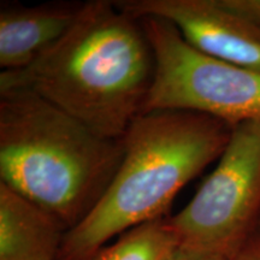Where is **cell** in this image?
Here are the masks:
<instances>
[{"label": "cell", "mask_w": 260, "mask_h": 260, "mask_svg": "<svg viewBox=\"0 0 260 260\" xmlns=\"http://www.w3.org/2000/svg\"><path fill=\"white\" fill-rule=\"evenodd\" d=\"M181 240L169 217L140 224L105 246L93 260H169L180 248Z\"/></svg>", "instance_id": "9"}, {"label": "cell", "mask_w": 260, "mask_h": 260, "mask_svg": "<svg viewBox=\"0 0 260 260\" xmlns=\"http://www.w3.org/2000/svg\"><path fill=\"white\" fill-rule=\"evenodd\" d=\"M233 126L184 110L141 113L122 138L124 153L105 193L64 237L58 260H93L113 236L162 218L176 194L219 159Z\"/></svg>", "instance_id": "2"}, {"label": "cell", "mask_w": 260, "mask_h": 260, "mask_svg": "<svg viewBox=\"0 0 260 260\" xmlns=\"http://www.w3.org/2000/svg\"><path fill=\"white\" fill-rule=\"evenodd\" d=\"M86 3L53 2L34 6L2 3L0 67L22 70L51 50L76 25Z\"/></svg>", "instance_id": "7"}, {"label": "cell", "mask_w": 260, "mask_h": 260, "mask_svg": "<svg viewBox=\"0 0 260 260\" xmlns=\"http://www.w3.org/2000/svg\"><path fill=\"white\" fill-rule=\"evenodd\" d=\"M116 5L135 18L170 22L201 53L260 73V24L220 0H123Z\"/></svg>", "instance_id": "6"}, {"label": "cell", "mask_w": 260, "mask_h": 260, "mask_svg": "<svg viewBox=\"0 0 260 260\" xmlns=\"http://www.w3.org/2000/svg\"><path fill=\"white\" fill-rule=\"evenodd\" d=\"M110 139L28 89L0 90V182L68 232L99 203L121 165Z\"/></svg>", "instance_id": "3"}, {"label": "cell", "mask_w": 260, "mask_h": 260, "mask_svg": "<svg viewBox=\"0 0 260 260\" xmlns=\"http://www.w3.org/2000/svg\"><path fill=\"white\" fill-rule=\"evenodd\" d=\"M68 229L0 182V260H58Z\"/></svg>", "instance_id": "8"}, {"label": "cell", "mask_w": 260, "mask_h": 260, "mask_svg": "<svg viewBox=\"0 0 260 260\" xmlns=\"http://www.w3.org/2000/svg\"><path fill=\"white\" fill-rule=\"evenodd\" d=\"M229 260H260V232L253 235Z\"/></svg>", "instance_id": "11"}, {"label": "cell", "mask_w": 260, "mask_h": 260, "mask_svg": "<svg viewBox=\"0 0 260 260\" xmlns=\"http://www.w3.org/2000/svg\"><path fill=\"white\" fill-rule=\"evenodd\" d=\"M225 8L260 24V0H220Z\"/></svg>", "instance_id": "10"}, {"label": "cell", "mask_w": 260, "mask_h": 260, "mask_svg": "<svg viewBox=\"0 0 260 260\" xmlns=\"http://www.w3.org/2000/svg\"><path fill=\"white\" fill-rule=\"evenodd\" d=\"M169 220L181 246L226 259L260 232V119L233 126L216 169Z\"/></svg>", "instance_id": "5"}, {"label": "cell", "mask_w": 260, "mask_h": 260, "mask_svg": "<svg viewBox=\"0 0 260 260\" xmlns=\"http://www.w3.org/2000/svg\"><path fill=\"white\" fill-rule=\"evenodd\" d=\"M139 19L155 58L144 112L184 110L232 126L260 119V73L197 51L165 19Z\"/></svg>", "instance_id": "4"}, {"label": "cell", "mask_w": 260, "mask_h": 260, "mask_svg": "<svg viewBox=\"0 0 260 260\" xmlns=\"http://www.w3.org/2000/svg\"><path fill=\"white\" fill-rule=\"evenodd\" d=\"M154 74L141 21L115 2L96 0L30 67L2 71L0 90H31L98 134L122 139L144 112Z\"/></svg>", "instance_id": "1"}, {"label": "cell", "mask_w": 260, "mask_h": 260, "mask_svg": "<svg viewBox=\"0 0 260 260\" xmlns=\"http://www.w3.org/2000/svg\"><path fill=\"white\" fill-rule=\"evenodd\" d=\"M169 260H229V259L217 254H212V253L198 251V249L180 246V248L172 254V256Z\"/></svg>", "instance_id": "12"}]
</instances>
